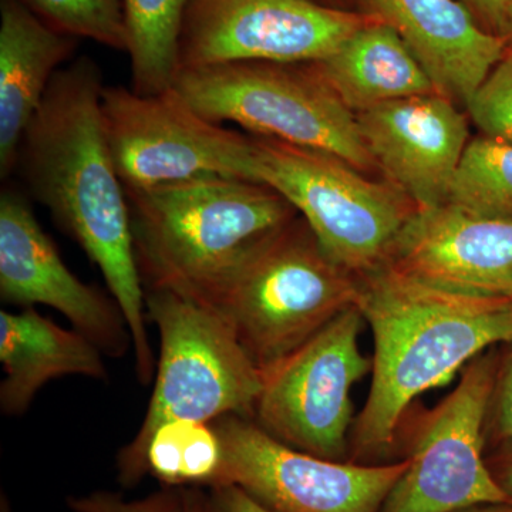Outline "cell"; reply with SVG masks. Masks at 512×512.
<instances>
[{"instance_id":"cell-1","label":"cell","mask_w":512,"mask_h":512,"mask_svg":"<svg viewBox=\"0 0 512 512\" xmlns=\"http://www.w3.org/2000/svg\"><path fill=\"white\" fill-rule=\"evenodd\" d=\"M99 64L80 56L53 77L20 143L15 171L28 192L99 266L130 329L138 380L154 377L146 288L138 268L130 205L101 119Z\"/></svg>"},{"instance_id":"cell-2","label":"cell","mask_w":512,"mask_h":512,"mask_svg":"<svg viewBox=\"0 0 512 512\" xmlns=\"http://www.w3.org/2000/svg\"><path fill=\"white\" fill-rule=\"evenodd\" d=\"M356 306L375 339L372 384L353 424L349 461L394 463L414 400L450 382L484 350L512 343V302L448 291L383 264L357 278Z\"/></svg>"},{"instance_id":"cell-3","label":"cell","mask_w":512,"mask_h":512,"mask_svg":"<svg viewBox=\"0 0 512 512\" xmlns=\"http://www.w3.org/2000/svg\"><path fill=\"white\" fill-rule=\"evenodd\" d=\"M127 198L144 288L214 308L252 255L298 217L279 192L242 178H202Z\"/></svg>"},{"instance_id":"cell-4","label":"cell","mask_w":512,"mask_h":512,"mask_svg":"<svg viewBox=\"0 0 512 512\" xmlns=\"http://www.w3.org/2000/svg\"><path fill=\"white\" fill-rule=\"evenodd\" d=\"M146 312L160 335V356L146 417L117 456L124 487L143 480L144 451L158 427L212 423L229 414L254 419L264 387V370L220 309L167 289H146Z\"/></svg>"},{"instance_id":"cell-5","label":"cell","mask_w":512,"mask_h":512,"mask_svg":"<svg viewBox=\"0 0 512 512\" xmlns=\"http://www.w3.org/2000/svg\"><path fill=\"white\" fill-rule=\"evenodd\" d=\"M174 87L214 123H234L251 136L332 154L365 174L377 168L356 114L313 63L217 64L183 70Z\"/></svg>"},{"instance_id":"cell-6","label":"cell","mask_w":512,"mask_h":512,"mask_svg":"<svg viewBox=\"0 0 512 512\" xmlns=\"http://www.w3.org/2000/svg\"><path fill=\"white\" fill-rule=\"evenodd\" d=\"M255 183L295 208L335 264L359 276L386 264L416 204L393 184L369 180L342 158L251 136Z\"/></svg>"},{"instance_id":"cell-7","label":"cell","mask_w":512,"mask_h":512,"mask_svg":"<svg viewBox=\"0 0 512 512\" xmlns=\"http://www.w3.org/2000/svg\"><path fill=\"white\" fill-rule=\"evenodd\" d=\"M357 292L356 276L335 264L296 217L252 255L217 309L265 370L356 306Z\"/></svg>"},{"instance_id":"cell-8","label":"cell","mask_w":512,"mask_h":512,"mask_svg":"<svg viewBox=\"0 0 512 512\" xmlns=\"http://www.w3.org/2000/svg\"><path fill=\"white\" fill-rule=\"evenodd\" d=\"M101 119L126 194L202 178L254 181L251 136L205 119L175 87L144 96L106 86Z\"/></svg>"},{"instance_id":"cell-9","label":"cell","mask_w":512,"mask_h":512,"mask_svg":"<svg viewBox=\"0 0 512 512\" xmlns=\"http://www.w3.org/2000/svg\"><path fill=\"white\" fill-rule=\"evenodd\" d=\"M357 306L336 316L305 345L264 370L254 420L286 446L333 461H349L353 386L372 372L359 336Z\"/></svg>"},{"instance_id":"cell-10","label":"cell","mask_w":512,"mask_h":512,"mask_svg":"<svg viewBox=\"0 0 512 512\" xmlns=\"http://www.w3.org/2000/svg\"><path fill=\"white\" fill-rule=\"evenodd\" d=\"M498 365L480 355L446 399L423 414L407 447L406 471L379 512H457L511 503L484 456Z\"/></svg>"},{"instance_id":"cell-11","label":"cell","mask_w":512,"mask_h":512,"mask_svg":"<svg viewBox=\"0 0 512 512\" xmlns=\"http://www.w3.org/2000/svg\"><path fill=\"white\" fill-rule=\"evenodd\" d=\"M211 424L224 453L214 487L237 485L272 512H379L409 464L407 458L357 464L312 456L235 414Z\"/></svg>"},{"instance_id":"cell-12","label":"cell","mask_w":512,"mask_h":512,"mask_svg":"<svg viewBox=\"0 0 512 512\" xmlns=\"http://www.w3.org/2000/svg\"><path fill=\"white\" fill-rule=\"evenodd\" d=\"M373 19L319 0H190L180 72L235 62H319Z\"/></svg>"},{"instance_id":"cell-13","label":"cell","mask_w":512,"mask_h":512,"mask_svg":"<svg viewBox=\"0 0 512 512\" xmlns=\"http://www.w3.org/2000/svg\"><path fill=\"white\" fill-rule=\"evenodd\" d=\"M0 299L22 309H56L103 355L121 357L133 348L116 299L67 268L26 195L12 187L0 194Z\"/></svg>"},{"instance_id":"cell-14","label":"cell","mask_w":512,"mask_h":512,"mask_svg":"<svg viewBox=\"0 0 512 512\" xmlns=\"http://www.w3.org/2000/svg\"><path fill=\"white\" fill-rule=\"evenodd\" d=\"M376 167L416 204H446L468 141V117L440 93L389 101L356 114Z\"/></svg>"},{"instance_id":"cell-15","label":"cell","mask_w":512,"mask_h":512,"mask_svg":"<svg viewBox=\"0 0 512 512\" xmlns=\"http://www.w3.org/2000/svg\"><path fill=\"white\" fill-rule=\"evenodd\" d=\"M387 265L448 291L512 298V221L478 217L451 204L417 208Z\"/></svg>"},{"instance_id":"cell-16","label":"cell","mask_w":512,"mask_h":512,"mask_svg":"<svg viewBox=\"0 0 512 512\" xmlns=\"http://www.w3.org/2000/svg\"><path fill=\"white\" fill-rule=\"evenodd\" d=\"M355 5L402 37L437 92L458 106L467 107L507 55L504 40L481 29L457 0H355Z\"/></svg>"},{"instance_id":"cell-17","label":"cell","mask_w":512,"mask_h":512,"mask_svg":"<svg viewBox=\"0 0 512 512\" xmlns=\"http://www.w3.org/2000/svg\"><path fill=\"white\" fill-rule=\"evenodd\" d=\"M79 39L63 35L19 0H0V177L15 173L20 143L56 73Z\"/></svg>"},{"instance_id":"cell-18","label":"cell","mask_w":512,"mask_h":512,"mask_svg":"<svg viewBox=\"0 0 512 512\" xmlns=\"http://www.w3.org/2000/svg\"><path fill=\"white\" fill-rule=\"evenodd\" d=\"M0 410L6 416L28 412L45 384L64 376L106 380L103 352L80 333L40 315L35 308L0 311Z\"/></svg>"},{"instance_id":"cell-19","label":"cell","mask_w":512,"mask_h":512,"mask_svg":"<svg viewBox=\"0 0 512 512\" xmlns=\"http://www.w3.org/2000/svg\"><path fill=\"white\" fill-rule=\"evenodd\" d=\"M313 66L355 114L389 101L439 93L402 37L379 19Z\"/></svg>"},{"instance_id":"cell-20","label":"cell","mask_w":512,"mask_h":512,"mask_svg":"<svg viewBox=\"0 0 512 512\" xmlns=\"http://www.w3.org/2000/svg\"><path fill=\"white\" fill-rule=\"evenodd\" d=\"M188 5L190 0H123L134 92L151 96L173 89Z\"/></svg>"},{"instance_id":"cell-21","label":"cell","mask_w":512,"mask_h":512,"mask_svg":"<svg viewBox=\"0 0 512 512\" xmlns=\"http://www.w3.org/2000/svg\"><path fill=\"white\" fill-rule=\"evenodd\" d=\"M447 204L478 217L512 221V143L483 134L468 141Z\"/></svg>"},{"instance_id":"cell-22","label":"cell","mask_w":512,"mask_h":512,"mask_svg":"<svg viewBox=\"0 0 512 512\" xmlns=\"http://www.w3.org/2000/svg\"><path fill=\"white\" fill-rule=\"evenodd\" d=\"M56 32L89 39L113 50H128L123 0H19Z\"/></svg>"},{"instance_id":"cell-23","label":"cell","mask_w":512,"mask_h":512,"mask_svg":"<svg viewBox=\"0 0 512 512\" xmlns=\"http://www.w3.org/2000/svg\"><path fill=\"white\" fill-rule=\"evenodd\" d=\"M466 109L483 136L512 143V56L494 67Z\"/></svg>"},{"instance_id":"cell-24","label":"cell","mask_w":512,"mask_h":512,"mask_svg":"<svg viewBox=\"0 0 512 512\" xmlns=\"http://www.w3.org/2000/svg\"><path fill=\"white\" fill-rule=\"evenodd\" d=\"M191 487H164L137 500H127L113 491L72 497L67 512H190Z\"/></svg>"},{"instance_id":"cell-25","label":"cell","mask_w":512,"mask_h":512,"mask_svg":"<svg viewBox=\"0 0 512 512\" xmlns=\"http://www.w3.org/2000/svg\"><path fill=\"white\" fill-rule=\"evenodd\" d=\"M495 443L512 441V352L498 365L487 416V436Z\"/></svg>"},{"instance_id":"cell-26","label":"cell","mask_w":512,"mask_h":512,"mask_svg":"<svg viewBox=\"0 0 512 512\" xmlns=\"http://www.w3.org/2000/svg\"><path fill=\"white\" fill-rule=\"evenodd\" d=\"M207 512H272L237 485H217L207 494Z\"/></svg>"},{"instance_id":"cell-27","label":"cell","mask_w":512,"mask_h":512,"mask_svg":"<svg viewBox=\"0 0 512 512\" xmlns=\"http://www.w3.org/2000/svg\"><path fill=\"white\" fill-rule=\"evenodd\" d=\"M473 16L477 25L491 35L500 36L512 0H457Z\"/></svg>"},{"instance_id":"cell-28","label":"cell","mask_w":512,"mask_h":512,"mask_svg":"<svg viewBox=\"0 0 512 512\" xmlns=\"http://www.w3.org/2000/svg\"><path fill=\"white\" fill-rule=\"evenodd\" d=\"M494 480L512 503V441L500 444L497 453L487 458Z\"/></svg>"},{"instance_id":"cell-29","label":"cell","mask_w":512,"mask_h":512,"mask_svg":"<svg viewBox=\"0 0 512 512\" xmlns=\"http://www.w3.org/2000/svg\"><path fill=\"white\" fill-rule=\"evenodd\" d=\"M190 512H207V494L200 487H191Z\"/></svg>"},{"instance_id":"cell-30","label":"cell","mask_w":512,"mask_h":512,"mask_svg":"<svg viewBox=\"0 0 512 512\" xmlns=\"http://www.w3.org/2000/svg\"><path fill=\"white\" fill-rule=\"evenodd\" d=\"M501 39L504 40L505 50L507 55L512 56V6L508 10L507 16H505L503 29L500 33Z\"/></svg>"},{"instance_id":"cell-31","label":"cell","mask_w":512,"mask_h":512,"mask_svg":"<svg viewBox=\"0 0 512 512\" xmlns=\"http://www.w3.org/2000/svg\"><path fill=\"white\" fill-rule=\"evenodd\" d=\"M457 512H512V503L477 505Z\"/></svg>"},{"instance_id":"cell-32","label":"cell","mask_w":512,"mask_h":512,"mask_svg":"<svg viewBox=\"0 0 512 512\" xmlns=\"http://www.w3.org/2000/svg\"><path fill=\"white\" fill-rule=\"evenodd\" d=\"M319 2L338 9H352L350 6L355 5V0H319Z\"/></svg>"},{"instance_id":"cell-33","label":"cell","mask_w":512,"mask_h":512,"mask_svg":"<svg viewBox=\"0 0 512 512\" xmlns=\"http://www.w3.org/2000/svg\"><path fill=\"white\" fill-rule=\"evenodd\" d=\"M511 302H512V298H511Z\"/></svg>"}]
</instances>
